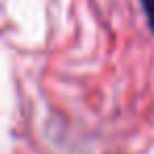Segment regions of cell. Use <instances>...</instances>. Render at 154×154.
I'll use <instances>...</instances> for the list:
<instances>
[{
    "label": "cell",
    "instance_id": "6da1fadb",
    "mask_svg": "<svg viewBox=\"0 0 154 154\" xmlns=\"http://www.w3.org/2000/svg\"><path fill=\"white\" fill-rule=\"evenodd\" d=\"M139 5H141L143 15L148 19V26H150V30L154 34V0H139Z\"/></svg>",
    "mask_w": 154,
    "mask_h": 154
}]
</instances>
